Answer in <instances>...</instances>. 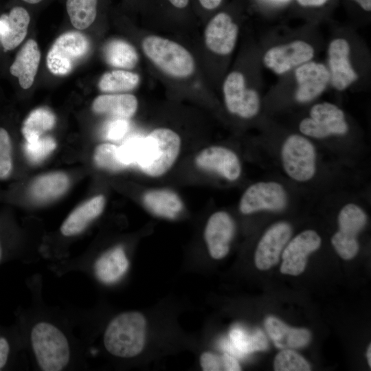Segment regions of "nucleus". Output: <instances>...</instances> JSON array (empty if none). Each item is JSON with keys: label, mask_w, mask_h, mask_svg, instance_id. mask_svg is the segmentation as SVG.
<instances>
[{"label": "nucleus", "mask_w": 371, "mask_h": 371, "mask_svg": "<svg viewBox=\"0 0 371 371\" xmlns=\"http://www.w3.org/2000/svg\"><path fill=\"white\" fill-rule=\"evenodd\" d=\"M140 82L139 76L125 69H115L104 73L98 82L99 89L107 93H118L135 89Z\"/></svg>", "instance_id": "cd10ccee"}, {"label": "nucleus", "mask_w": 371, "mask_h": 371, "mask_svg": "<svg viewBox=\"0 0 371 371\" xmlns=\"http://www.w3.org/2000/svg\"><path fill=\"white\" fill-rule=\"evenodd\" d=\"M223 92L228 111L245 119L256 116L260 106L258 93L246 86L243 74L238 71L230 72L225 78Z\"/></svg>", "instance_id": "1a4fd4ad"}, {"label": "nucleus", "mask_w": 371, "mask_h": 371, "mask_svg": "<svg viewBox=\"0 0 371 371\" xmlns=\"http://www.w3.org/2000/svg\"><path fill=\"white\" fill-rule=\"evenodd\" d=\"M146 321L137 311L120 314L108 325L104 344L109 352L120 357H133L144 349L146 342Z\"/></svg>", "instance_id": "f03ea898"}, {"label": "nucleus", "mask_w": 371, "mask_h": 371, "mask_svg": "<svg viewBox=\"0 0 371 371\" xmlns=\"http://www.w3.org/2000/svg\"><path fill=\"white\" fill-rule=\"evenodd\" d=\"M200 364L204 371L224 370L222 356L210 352H205L201 355Z\"/></svg>", "instance_id": "c9c22d12"}, {"label": "nucleus", "mask_w": 371, "mask_h": 371, "mask_svg": "<svg viewBox=\"0 0 371 371\" xmlns=\"http://www.w3.org/2000/svg\"><path fill=\"white\" fill-rule=\"evenodd\" d=\"M173 6L177 8H183L189 3V0H168Z\"/></svg>", "instance_id": "79ce46f5"}, {"label": "nucleus", "mask_w": 371, "mask_h": 371, "mask_svg": "<svg viewBox=\"0 0 371 371\" xmlns=\"http://www.w3.org/2000/svg\"><path fill=\"white\" fill-rule=\"evenodd\" d=\"M2 16L6 22V30L1 36V44L5 50H12L24 40L30 21V15L23 8L14 7L8 15Z\"/></svg>", "instance_id": "a878e982"}, {"label": "nucleus", "mask_w": 371, "mask_h": 371, "mask_svg": "<svg viewBox=\"0 0 371 371\" xmlns=\"http://www.w3.org/2000/svg\"><path fill=\"white\" fill-rule=\"evenodd\" d=\"M129 262L122 247H116L103 254L94 265L97 278L105 284L119 280L126 272Z\"/></svg>", "instance_id": "b1692460"}, {"label": "nucleus", "mask_w": 371, "mask_h": 371, "mask_svg": "<svg viewBox=\"0 0 371 371\" xmlns=\"http://www.w3.org/2000/svg\"><path fill=\"white\" fill-rule=\"evenodd\" d=\"M292 233L289 223L281 221L272 225L262 235L255 252V264L260 270L276 265Z\"/></svg>", "instance_id": "ddd939ff"}, {"label": "nucleus", "mask_w": 371, "mask_h": 371, "mask_svg": "<svg viewBox=\"0 0 371 371\" xmlns=\"http://www.w3.org/2000/svg\"><path fill=\"white\" fill-rule=\"evenodd\" d=\"M27 3H32V4H34V3H37L40 1H41L42 0H23Z\"/></svg>", "instance_id": "49530a36"}, {"label": "nucleus", "mask_w": 371, "mask_h": 371, "mask_svg": "<svg viewBox=\"0 0 371 371\" xmlns=\"http://www.w3.org/2000/svg\"><path fill=\"white\" fill-rule=\"evenodd\" d=\"M288 197L283 186L276 181H260L249 186L243 194L239 210L243 214L261 210L282 211Z\"/></svg>", "instance_id": "9d476101"}, {"label": "nucleus", "mask_w": 371, "mask_h": 371, "mask_svg": "<svg viewBox=\"0 0 371 371\" xmlns=\"http://www.w3.org/2000/svg\"><path fill=\"white\" fill-rule=\"evenodd\" d=\"M127 128L128 124L124 119H118L111 122L108 126L107 137L111 139H119L125 134Z\"/></svg>", "instance_id": "e433bc0d"}, {"label": "nucleus", "mask_w": 371, "mask_h": 371, "mask_svg": "<svg viewBox=\"0 0 371 371\" xmlns=\"http://www.w3.org/2000/svg\"><path fill=\"white\" fill-rule=\"evenodd\" d=\"M370 355H371V346L370 344L368 346V349H367V359H368V363L369 364V366L370 367L371 366V357H370Z\"/></svg>", "instance_id": "a18cd8bd"}, {"label": "nucleus", "mask_w": 371, "mask_h": 371, "mask_svg": "<svg viewBox=\"0 0 371 371\" xmlns=\"http://www.w3.org/2000/svg\"><path fill=\"white\" fill-rule=\"evenodd\" d=\"M40 59L38 46L33 39L28 40L16 54L10 67V72L19 79V85L23 89H27L32 85Z\"/></svg>", "instance_id": "aec40b11"}, {"label": "nucleus", "mask_w": 371, "mask_h": 371, "mask_svg": "<svg viewBox=\"0 0 371 371\" xmlns=\"http://www.w3.org/2000/svg\"><path fill=\"white\" fill-rule=\"evenodd\" d=\"M229 336L232 345L241 357L268 348L267 338L260 329L249 333L240 327H234L230 331Z\"/></svg>", "instance_id": "c756f323"}, {"label": "nucleus", "mask_w": 371, "mask_h": 371, "mask_svg": "<svg viewBox=\"0 0 371 371\" xmlns=\"http://www.w3.org/2000/svg\"><path fill=\"white\" fill-rule=\"evenodd\" d=\"M299 128L304 135L323 139L346 135L348 125L344 111L335 104L326 102L313 105L310 117L300 122Z\"/></svg>", "instance_id": "6e6552de"}, {"label": "nucleus", "mask_w": 371, "mask_h": 371, "mask_svg": "<svg viewBox=\"0 0 371 371\" xmlns=\"http://www.w3.org/2000/svg\"><path fill=\"white\" fill-rule=\"evenodd\" d=\"M97 2L98 0H67V11L75 28L85 30L94 22Z\"/></svg>", "instance_id": "7c9ffc66"}, {"label": "nucleus", "mask_w": 371, "mask_h": 371, "mask_svg": "<svg viewBox=\"0 0 371 371\" xmlns=\"http://www.w3.org/2000/svg\"><path fill=\"white\" fill-rule=\"evenodd\" d=\"M265 327L274 345L282 350L304 347L311 338L308 330L290 327L273 316L267 317Z\"/></svg>", "instance_id": "6ab92c4d"}, {"label": "nucleus", "mask_w": 371, "mask_h": 371, "mask_svg": "<svg viewBox=\"0 0 371 371\" xmlns=\"http://www.w3.org/2000/svg\"><path fill=\"white\" fill-rule=\"evenodd\" d=\"M356 1L359 5L366 11L370 12L371 10V0H353Z\"/></svg>", "instance_id": "37998d69"}, {"label": "nucleus", "mask_w": 371, "mask_h": 371, "mask_svg": "<svg viewBox=\"0 0 371 371\" xmlns=\"http://www.w3.org/2000/svg\"><path fill=\"white\" fill-rule=\"evenodd\" d=\"M56 142L51 136H41L38 139L25 143L24 152L27 159L32 164H38L44 161L56 148Z\"/></svg>", "instance_id": "473e14b6"}, {"label": "nucleus", "mask_w": 371, "mask_h": 371, "mask_svg": "<svg viewBox=\"0 0 371 371\" xmlns=\"http://www.w3.org/2000/svg\"><path fill=\"white\" fill-rule=\"evenodd\" d=\"M69 186V179L63 172H52L35 178L30 185L29 194L37 203H47L63 195Z\"/></svg>", "instance_id": "4be33fe9"}, {"label": "nucleus", "mask_w": 371, "mask_h": 371, "mask_svg": "<svg viewBox=\"0 0 371 371\" xmlns=\"http://www.w3.org/2000/svg\"><path fill=\"white\" fill-rule=\"evenodd\" d=\"M350 45L344 38L334 39L328 47L330 80L339 91L344 90L358 78L350 61Z\"/></svg>", "instance_id": "a211bd4d"}, {"label": "nucleus", "mask_w": 371, "mask_h": 371, "mask_svg": "<svg viewBox=\"0 0 371 371\" xmlns=\"http://www.w3.org/2000/svg\"><path fill=\"white\" fill-rule=\"evenodd\" d=\"M12 170V142L7 131L0 128V179L8 178Z\"/></svg>", "instance_id": "f704fd0d"}, {"label": "nucleus", "mask_w": 371, "mask_h": 371, "mask_svg": "<svg viewBox=\"0 0 371 371\" xmlns=\"http://www.w3.org/2000/svg\"><path fill=\"white\" fill-rule=\"evenodd\" d=\"M295 76L297 84L295 98L302 103L319 96L330 80L329 70L323 64L316 62L302 64L295 69Z\"/></svg>", "instance_id": "2eb2a0df"}, {"label": "nucleus", "mask_w": 371, "mask_h": 371, "mask_svg": "<svg viewBox=\"0 0 371 371\" xmlns=\"http://www.w3.org/2000/svg\"><path fill=\"white\" fill-rule=\"evenodd\" d=\"M276 371H309L311 366L306 359L291 349H283L277 354L273 363Z\"/></svg>", "instance_id": "72a5a7b5"}, {"label": "nucleus", "mask_w": 371, "mask_h": 371, "mask_svg": "<svg viewBox=\"0 0 371 371\" xmlns=\"http://www.w3.org/2000/svg\"><path fill=\"white\" fill-rule=\"evenodd\" d=\"M88 38L79 32H67L58 37L46 58L48 69L56 76H65L88 54Z\"/></svg>", "instance_id": "423d86ee"}, {"label": "nucleus", "mask_w": 371, "mask_h": 371, "mask_svg": "<svg viewBox=\"0 0 371 371\" xmlns=\"http://www.w3.org/2000/svg\"><path fill=\"white\" fill-rule=\"evenodd\" d=\"M281 161L284 172L298 182L310 181L316 172V150L306 137L293 134L283 142Z\"/></svg>", "instance_id": "39448f33"}, {"label": "nucleus", "mask_w": 371, "mask_h": 371, "mask_svg": "<svg viewBox=\"0 0 371 371\" xmlns=\"http://www.w3.org/2000/svg\"><path fill=\"white\" fill-rule=\"evenodd\" d=\"M145 207L152 214L166 218H175L181 212L183 203L174 192L166 189L146 192L142 198Z\"/></svg>", "instance_id": "393cba45"}, {"label": "nucleus", "mask_w": 371, "mask_h": 371, "mask_svg": "<svg viewBox=\"0 0 371 371\" xmlns=\"http://www.w3.org/2000/svg\"><path fill=\"white\" fill-rule=\"evenodd\" d=\"M181 149V138L173 130L158 128L142 139L136 164L147 175L157 177L174 164Z\"/></svg>", "instance_id": "f257e3e1"}, {"label": "nucleus", "mask_w": 371, "mask_h": 371, "mask_svg": "<svg viewBox=\"0 0 371 371\" xmlns=\"http://www.w3.org/2000/svg\"><path fill=\"white\" fill-rule=\"evenodd\" d=\"M238 34V27L225 12L216 14L207 24L204 31L205 43L212 52L221 56L234 50Z\"/></svg>", "instance_id": "4468645a"}, {"label": "nucleus", "mask_w": 371, "mask_h": 371, "mask_svg": "<svg viewBox=\"0 0 371 371\" xmlns=\"http://www.w3.org/2000/svg\"><path fill=\"white\" fill-rule=\"evenodd\" d=\"M32 345L39 366L45 371L63 370L69 360V346L65 335L55 326L40 322L31 332Z\"/></svg>", "instance_id": "20e7f679"}, {"label": "nucleus", "mask_w": 371, "mask_h": 371, "mask_svg": "<svg viewBox=\"0 0 371 371\" xmlns=\"http://www.w3.org/2000/svg\"><path fill=\"white\" fill-rule=\"evenodd\" d=\"M138 101L131 93H106L95 98L92 103V110L100 115H106L118 119L132 117L137 111Z\"/></svg>", "instance_id": "5701e85b"}, {"label": "nucleus", "mask_w": 371, "mask_h": 371, "mask_svg": "<svg viewBox=\"0 0 371 371\" xmlns=\"http://www.w3.org/2000/svg\"><path fill=\"white\" fill-rule=\"evenodd\" d=\"M145 56L160 71L175 78H186L195 71L190 52L179 43L155 35L146 36L142 42Z\"/></svg>", "instance_id": "7ed1b4c3"}, {"label": "nucleus", "mask_w": 371, "mask_h": 371, "mask_svg": "<svg viewBox=\"0 0 371 371\" xmlns=\"http://www.w3.org/2000/svg\"><path fill=\"white\" fill-rule=\"evenodd\" d=\"M0 257H1V249H0Z\"/></svg>", "instance_id": "de8ad7c7"}, {"label": "nucleus", "mask_w": 371, "mask_h": 371, "mask_svg": "<svg viewBox=\"0 0 371 371\" xmlns=\"http://www.w3.org/2000/svg\"><path fill=\"white\" fill-rule=\"evenodd\" d=\"M223 368L225 371L241 370L240 366L235 357L229 353L225 352L222 355Z\"/></svg>", "instance_id": "4c0bfd02"}, {"label": "nucleus", "mask_w": 371, "mask_h": 371, "mask_svg": "<svg viewBox=\"0 0 371 371\" xmlns=\"http://www.w3.org/2000/svg\"><path fill=\"white\" fill-rule=\"evenodd\" d=\"M203 8L207 10L216 8L221 3L222 0H199Z\"/></svg>", "instance_id": "ea45409f"}, {"label": "nucleus", "mask_w": 371, "mask_h": 371, "mask_svg": "<svg viewBox=\"0 0 371 371\" xmlns=\"http://www.w3.org/2000/svg\"><path fill=\"white\" fill-rule=\"evenodd\" d=\"M10 347L8 341L3 338L0 337V369L2 368L6 363Z\"/></svg>", "instance_id": "58836bf2"}, {"label": "nucleus", "mask_w": 371, "mask_h": 371, "mask_svg": "<svg viewBox=\"0 0 371 371\" xmlns=\"http://www.w3.org/2000/svg\"><path fill=\"white\" fill-rule=\"evenodd\" d=\"M56 123L54 114L48 109L41 107L32 111L25 120L22 133L27 142L38 139Z\"/></svg>", "instance_id": "c85d7f7f"}, {"label": "nucleus", "mask_w": 371, "mask_h": 371, "mask_svg": "<svg viewBox=\"0 0 371 371\" xmlns=\"http://www.w3.org/2000/svg\"><path fill=\"white\" fill-rule=\"evenodd\" d=\"M196 166L206 170L214 171L229 181H236L242 168L237 155L232 150L219 146L204 148L196 157Z\"/></svg>", "instance_id": "dca6fc26"}, {"label": "nucleus", "mask_w": 371, "mask_h": 371, "mask_svg": "<svg viewBox=\"0 0 371 371\" xmlns=\"http://www.w3.org/2000/svg\"><path fill=\"white\" fill-rule=\"evenodd\" d=\"M234 231V221L227 212L218 211L210 216L205 228L204 238L213 258L221 259L228 254Z\"/></svg>", "instance_id": "f3484780"}, {"label": "nucleus", "mask_w": 371, "mask_h": 371, "mask_svg": "<svg viewBox=\"0 0 371 371\" xmlns=\"http://www.w3.org/2000/svg\"><path fill=\"white\" fill-rule=\"evenodd\" d=\"M105 205L103 195L95 196L74 209L61 225L60 232L65 236L82 232L89 224L98 217Z\"/></svg>", "instance_id": "412c9836"}, {"label": "nucleus", "mask_w": 371, "mask_h": 371, "mask_svg": "<svg viewBox=\"0 0 371 371\" xmlns=\"http://www.w3.org/2000/svg\"><path fill=\"white\" fill-rule=\"evenodd\" d=\"M321 243L320 236L314 230L307 229L297 234L287 243L282 252L280 272L292 276L302 273L308 255L318 249Z\"/></svg>", "instance_id": "9b49d317"}, {"label": "nucleus", "mask_w": 371, "mask_h": 371, "mask_svg": "<svg viewBox=\"0 0 371 371\" xmlns=\"http://www.w3.org/2000/svg\"><path fill=\"white\" fill-rule=\"evenodd\" d=\"M6 30V22L3 17V16L0 18V36H1L4 32Z\"/></svg>", "instance_id": "c03bdc74"}, {"label": "nucleus", "mask_w": 371, "mask_h": 371, "mask_svg": "<svg viewBox=\"0 0 371 371\" xmlns=\"http://www.w3.org/2000/svg\"><path fill=\"white\" fill-rule=\"evenodd\" d=\"M93 160L98 168L110 172H118L128 166L122 157L120 147L111 143L97 146Z\"/></svg>", "instance_id": "2f4dec72"}, {"label": "nucleus", "mask_w": 371, "mask_h": 371, "mask_svg": "<svg viewBox=\"0 0 371 371\" xmlns=\"http://www.w3.org/2000/svg\"><path fill=\"white\" fill-rule=\"evenodd\" d=\"M106 63L120 69H133L138 62L136 49L126 41L113 39L108 42L103 50Z\"/></svg>", "instance_id": "bb28decb"}, {"label": "nucleus", "mask_w": 371, "mask_h": 371, "mask_svg": "<svg viewBox=\"0 0 371 371\" xmlns=\"http://www.w3.org/2000/svg\"><path fill=\"white\" fill-rule=\"evenodd\" d=\"M314 49L303 41H294L287 44L270 48L263 56L265 65L277 74H282L310 61Z\"/></svg>", "instance_id": "f8f14e48"}, {"label": "nucleus", "mask_w": 371, "mask_h": 371, "mask_svg": "<svg viewBox=\"0 0 371 371\" xmlns=\"http://www.w3.org/2000/svg\"><path fill=\"white\" fill-rule=\"evenodd\" d=\"M328 0H297L302 6H321Z\"/></svg>", "instance_id": "a19ab883"}, {"label": "nucleus", "mask_w": 371, "mask_h": 371, "mask_svg": "<svg viewBox=\"0 0 371 371\" xmlns=\"http://www.w3.org/2000/svg\"><path fill=\"white\" fill-rule=\"evenodd\" d=\"M367 220L364 210L355 203H348L340 210L339 230L332 236L331 243L343 259L350 260L357 254V235L366 226Z\"/></svg>", "instance_id": "0eeeda50"}]
</instances>
